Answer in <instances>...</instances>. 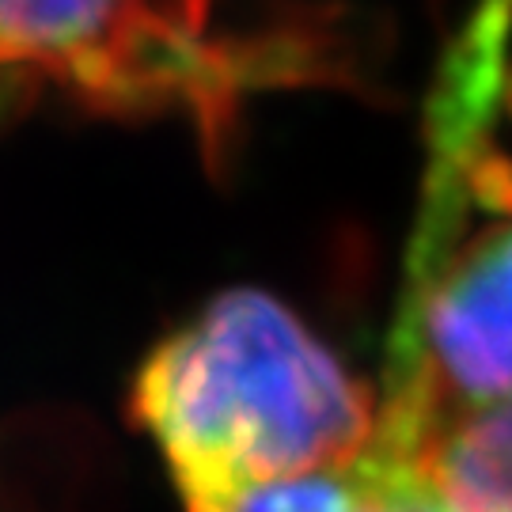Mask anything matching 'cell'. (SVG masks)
<instances>
[{"label": "cell", "mask_w": 512, "mask_h": 512, "mask_svg": "<svg viewBox=\"0 0 512 512\" xmlns=\"http://www.w3.org/2000/svg\"><path fill=\"white\" fill-rule=\"evenodd\" d=\"M133 418L186 512H224L277 482L349 467L376 440L368 387L270 293L232 289L148 353Z\"/></svg>", "instance_id": "cell-1"}, {"label": "cell", "mask_w": 512, "mask_h": 512, "mask_svg": "<svg viewBox=\"0 0 512 512\" xmlns=\"http://www.w3.org/2000/svg\"><path fill=\"white\" fill-rule=\"evenodd\" d=\"M243 80V54L213 31V0H0V95L175 107L213 129Z\"/></svg>", "instance_id": "cell-2"}, {"label": "cell", "mask_w": 512, "mask_h": 512, "mask_svg": "<svg viewBox=\"0 0 512 512\" xmlns=\"http://www.w3.org/2000/svg\"><path fill=\"white\" fill-rule=\"evenodd\" d=\"M368 452L418 463L448 421L512 399V217L421 251Z\"/></svg>", "instance_id": "cell-3"}, {"label": "cell", "mask_w": 512, "mask_h": 512, "mask_svg": "<svg viewBox=\"0 0 512 512\" xmlns=\"http://www.w3.org/2000/svg\"><path fill=\"white\" fill-rule=\"evenodd\" d=\"M414 467L452 512H512V399L448 421Z\"/></svg>", "instance_id": "cell-4"}, {"label": "cell", "mask_w": 512, "mask_h": 512, "mask_svg": "<svg viewBox=\"0 0 512 512\" xmlns=\"http://www.w3.org/2000/svg\"><path fill=\"white\" fill-rule=\"evenodd\" d=\"M224 512H365V475L357 463L277 478L255 486Z\"/></svg>", "instance_id": "cell-5"}, {"label": "cell", "mask_w": 512, "mask_h": 512, "mask_svg": "<svg viewBox=\"0 0 512 512\" xmlns=\"http://www.w3.org/2000/svg\"><path fill=\"white\" fill-rule=\"evenodd\" d=\"M372 478H376V486H380V497H384L387 512H452L440 494L425 482L418 467H410V463H399V459H384V456H372L365 452L361 456Z\"/></svg>", "instance_id": "cell-6"}]
</instances>
